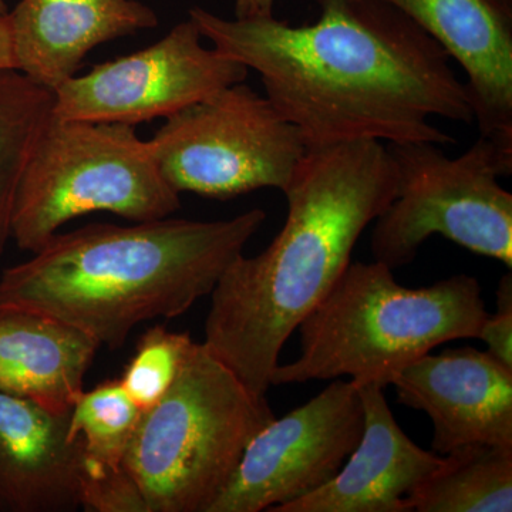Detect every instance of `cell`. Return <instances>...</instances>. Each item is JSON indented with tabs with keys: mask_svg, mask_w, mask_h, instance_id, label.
Returning <instances> with one entry per match:
<instances>
[{
	"mask_svg": "<svg viewBox=\"0 0 512 512\" xmlns=\"http://www.w3.org/2000/svg\"><path fill=\"white\" fill-rule=\"evenodd\" d=\"M319 18H188L222 55L261 76L265 96L308 150L352 141L454 144L431 117L471 124L466 83L419 25L380 0H316Z\"/></svg>",
	"mask_w": 512,
	"mask_h": 512,
	"instance_id": "1",
	"label": "cell"
},
{
	"mask_svg": "<svg viewBox=\"0 0 512 512\" xmlns=\"http://www.w3.org/2000/svg\"><path fill=\"white\" fill-rule=\"evenodd\" d=\"M396 187L382 141L308 150L284 191V227L265 251L239 255L222 274L202 345L254 396L266 397L286 340L348 268Z\"/></svg>",
	"mask_w": 512,
	"mask_h": 512,
	"instance_id": "2",
	"label": "cell"
},
{
	"mask_svg": "<svg viewBox=\"0 0 512 512\" xmlns=\"http://www.w3.org/2000/svg\"><path fill=\"white\" fill-rule=\"evenodd\" d=\"M266 220L254 208L229 220L161 218L57 232L0 276V306L55 316L120 349L140 323L184 315L211 295Z\"/></svg>",
	"mask_w": 512,
	"mask_h": 512,
	"instance_id": "3",
	"label": "cell"
},
{
	"mask_svg": "<svg viewBox=\"0 0 512 512\" xmlns=\"http://www.w3.org/2000/svg\"><path fill=\"white\" fill-rule=\"evenodd\" d=\"M488 315L474 276L426 288L397 284L389 266L350 262L298 326L301 353L276 366L272 386L335 380L392 384L394 376L443 343L477 339Z\"/></svg>",
	"mask_w": 512,
	"mask_h": 512,
	"instance_id": "4",
	"label": "cell"
},
{
	"mask_svg": "<svg viewBox=\"0 0 512 512\" xmlns=\"http://www.w3.org/2000/svg\"><path fill=\"white\" fill-rule=\"evenodd\" d=\"M274 419L266 397L192 342L163 399L141 413L124 468L147 512H208L249 441Z\"/></svg>",
	"mask_w": 512,
	"mask_h": 512,
	"instance_id": "5",
	"label": "cell"
},
{
	"mask_svg": "<svg viewBox=\"0 0 512 512\" xmlns=\"http://www.w3.org/2000/svg\"><path fill=\"white\" fill-rule=\"evenodd\" d=\"M180 207V192L165 181L136 126L53 114L23 175L10 239L33 254L82 215L111 212L144 222L171 217Z\"/></svg>",
	"mask_w": 512,
	"mask_h": 512,
	"instance_id": "6",
	"label": "cell"
},
{
	"mask_svg": "<svg viewBox=\"0 0 512 512\" xmlns=\"http://www.w3.org/2000/svg\"><path fill=\"white\" fill-rule=\"evenodd\" d=\"M396 194L376 218L373 259L392 271L412 264L433 235L512 268V151L480 136L466 153L447 157L433 143H389Z\"/></svg>",
	"mask_w": 512,
	"mask_h": 512,
	"instance_id": "7",
	"label": "cell"
},
{
	"mask_svg": "<svg viewBox=\"0 0 512 512\" xmlns=\"http://www.w3.org/2000/svg\"><path fill=\"white\" fill-rule=\"evenodd\" d=\"M148 141L175 191L218 200L284 192L308 151L298 128L245 82L167 117Z\"/></svg>",
	"mask_w": 512,
	"mask_h": 512,
	"instance_id": "8",
	"label": "cell"
},
{
	"mask_svg": "<svg viewBox=\"0 0 512 512\" xmlns=\"http://www.w3.org/2000/svg\"><path fill=\"white\" fill-rule=\"evenodd\" d=\"M202 39L188 18L154 45L70 77L55 90L53 114L63 120L137 126L165 120L247 80L244 64L204 46Z\"/></svg>",
	"mask_w": 512,
	"mask_h": 512,
	"instance_id": "9",
	"label": "cell"
},
{
	"mask_svg": "<svg viewBox=\"0 0 512 512\" xmlns=\"http://www.w3.org/2000/svg\"><path fill=\"white\" fill-rule=\"evenodd\" d=\"M359 387L335 379L308 403L262 427L208 512H274L338 476L362 439Z\"/></svg>",
	"mask_w": 512,
	"mask_h": 512,
	"instance_id": "10",
	"label": "cell"
},
{
	"mask_svg": "<svg viewBox=\"0 0 512 512\" xmlns=\"http://www.w3.org/2000/svg\"><path fill=\"white\" fill-rule=\"evenodd\" d=\"M403 406L433 421L431 451L446 456L470 444L512 448V370L466 346L421 356L394 376Z\"/></svg>",
	"mask_w": 512,
	"mask_h": 512,
	"instance_id": "11",
	"label": "cell"
},
{
	"mask_svg": "<svg viewBox=\"0 0 512 512\" xmlns=\"http://www.w3.org/2000/svg\"><path fill=\"white\" fill-rule=\"evenodd\" d=\"M413 20L467 74L480 136L512 151V0H380Z\"/></svg>",
	"mask_w": 512,
	"mask_h": 512,
	"instance_id": "12",
	"label": "cell"
},
{
	"mask_svg": "<svg viewBox=\"0 0 512 512\" xmlns=\"http://www.w3.org/2000/svg\"><path fill=\"white\" fill-rule=\"evenodd\" d=\"M365 410L362 439L338 476L274 512H410L407 495L444 464L402 430L382 384H357Z\"/></svg>",
	"mask_w": 512,
	"mask_h": 512,
	"instance_id": "13",
	"label": "cell"
},
{
	"mask_svg": "<svg viewBox=\"0 0 512 512\" xmlns=\"http://www.w3.org/2000/svg\"><path fill=\"white\" fill-rule=\"evenodd\" d=\"M8 16L16 69L53 92L97 46L158 25L137 0H20Z\"/></svg>",
	"mask_w": 512,
	"mask_h": 512,
	"instance_id": "14",
	"label": "cell"
},
{
	"mask_svg": "<svg viewBox=\"0 0 512 512\" xmlns=\"http://www.w3.org/2000/svg\"><path fill=\"white\" fill-rule=\"evenodd\" d=\"M70 413H55L0 392V510L67 512L80 508L79 440Z\"/></svg>",
	"mask_w": 512,
	"mask_h": 512,
	"instance_id": "15",
	"label": "cell"
},
{
	"mask_svg": "<svg viewBox=\"0 0 512 512\" xmlns=\"http://www.w3.org/2000/svg\"><path fill=\"white\" fill-rule=\"evenodd\" d=\"M99 349L92 336L55 316L0 306V392L70 413Z\"/></svg>",
	"mask_w": 512,
	"mask_h": 512,
	"instance_id": "16",
	"label": "cell"
},
{
	"mask_svg": "<svg viewBox=\"0 0 512 512\" xmlns=\"http://www.w3.org/2000/svg\"><path fill=\"white\" fill-rule=\"evenodd\" d=\"M406 503L417 512H511L512 448H456L407 495Z\"/></svg>",
	"mask_w": 512,
	"mask_h": 512,
	"instance_id": "17",
	"label": "cell"
},
{
	"mask_svg": "<svg viewBox=\"0 0 512 512\" xmlns=\"http://www.w3.org/2000/svg\"><path fill=\"white\" fill-rule=\"evenodd\" d=\"M53 107V90L18 69H0V258L12 235L23 175Z\"/></svg>",
	"mask_w": 512,
	"mask_h": 512,
	"instance_id": "18",
	"label": "cell"
},
{
	"mask_svg": "<svg viewBox=\"0 0 512 512\" xmlns=\"http://www.w3.org/2000/svg\"><path fill=\"white\" fill-rule=\"evenodd\" d=\"M141 410L121 386L106 380L83 392L70 412L69 434L79 440L80 487L124 468L128 446L136 433Z\"/></svg>",
	"mask_w": 512,
	"mask_h": 512,
	"instance_id": "19",
	"label": "cell"
},
{
	"mask_svg": "<svg viewBox=\"0 0 512 512\" xmlns=\"http://www.w3.org/2000/svg\"><path fill=\"white\" fill-rule=\"evenodd\" d=\"M192 342L188 333L170 332L163 326H154L141 336L136 353L119 379L141 413L163 399Z\"/></svg>",
	"mask_w": 512,
	"mask_h": 512,
	"instance_id": "20",
	"label": "cell"
},
{
	"mask_svg": "<svg viewBox=\"0 0 512 512\" xmlns=\"http://www.w3.org/2000/svg\"><path fill=\"white\" fill-rule=\"evenodd\" d=\"M487 346V352L501 365L512 370V275L501 278L497 288V309L488 313L481 325L478 338Z\"/></svg>",
	"mask_w": 512,
	"mask_h": 512,
	"instance_id": "21",
	"label": "cell"
},
{
	"mask_svg": "<svg viewBox=\"0 0 512 512\" xmlns=\"http://www.w3.org/2000/svg\"><path fill=\"white\" fill-rule=\"evenodd\" d=\"M235 18L258 19L274 16L275 0H234Z\"/></svg>",
	"mask_w": 512,
	"mask_h": 512,
	"instance_id": "22",
	"label": "cell"
},
{
	"mask_svg": "<svg viewBox=\"0 0 512 512\" xmlns=\"http://www.w3.org/2000/svg\"><path fill=\"white\" fill-rule=\"evenodd\" d=\"M9 15V13H8ZM0 18V69H16L9 16Z\"/></svg>",
	"mask_w": 512,
	"mask_h": 512,
	"instance_id": "23",
	"label": "cell"
},
{
	"mask_svg": "<svg viewBox=\"0 0 512 512\" xmlns=\"http://www.w3.org/2000/svg\"><path fill=\"white\" fill-rule=\"evenodd\" d=\"M9 13L8 3L6 0H0V18H5Z\"/></svg>",
	"mask_w": 512,
	"mask_h": 512,
	"instance_id": "24",
	"label": "cell"
}]
</instances>
